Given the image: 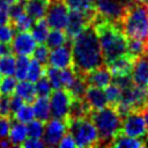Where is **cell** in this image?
Here are the masks:
<instances>
[{"instance_id":"1","label":"cell","mask_w":148,"mask_h":148,"mask_svg":"<svg viewBox=\"0 0 148 148\" xmlns=\"http://www.w3.org/2000/svg\"><path fill=\"white\" fill-rule=\"evenodd\" d=\"M72 57L75 72L81 74L105 64L99 39L92 24H88L72 39Z\"/></svg>"},{"instance_id":"2","label":"cell","mask_w":148,"mask_h":148,"mask_svg":"<svg viewBox=\"0 0 148 148\" xmlns=\"http://www.w3.org/2000/svg\"><path fill=\"white\" fill-rule=\"evenodd\" d=\"M92 25L95 27L99 39L105 65L127 53V37L120 24L111 22L97 13Z\"/></svg>"},{"instance_id":"3","label":"cell","mask_w":148,"mask_h":148,"mask_svg":"<svg viewBox=\"0 0 148 148\" xmlns=\"http://www.w3.org/2000/svg\"><path fill=\"white\" fill-rule=\"evenodd\" d=\"M89 118L94 123L99 138V147H110L114 135L121 130V117L111 105H106L98 110H92Z\"/></svg>"},{"instance_id":"4","label":"cell","mask_w":148,"mask_h":148,"mask_svg":"<svg viewBox=\"0 0 148 148\" xmlns=\"http://www.w3.org/2000/svg\"><path fill=\"white\" fill-rule=\"evenodd\" d=\"M120 27L127 38L147 40L148 35V8L147 3L134 1L126 6Z\"/></svg>"},{"instance_id":"5","label":"cell","mask_w":148,"mask_h":148,"mask_svg":"<svg viewBox=\"0 0 148 148\" xmlns=\"http://www.w3.org/2000/svg\"><path fill=\"white\" fill-rule=\"evenodd\" d=\"M67 127L75 140L76 147H99L98 132L89 117L76 119L67 118Z\"/></svg>"},{"instance_id":"6","label":"cell","mask_w":148,"mask_h":148,"mask_svg":"<svg viewBox=\"0 0 148 148\" xmlns=\"http://www.w3.org/2000/svg\"><path fill=\"white\" fill-rule=\"evenodd\" d=\"M121 132L132 138H139L146 141L148 138V130L141 110H133L121 118Z\"/></svg>"},{"instance_id":"7","label":"cell","mask_w":148,"mask_h":148,"mask_svg":"<svg viewBox=\"0 0 148 148\" xmlns=\"http://www.w3.org/2000/svg\"><path fill=\"white\" fill-rule=\"evenodd\" d=\"M68 7L64 2V0H50L45 20L52 29H61L64 30L67 25L68 21Z\"/></svg>"},{"instance_id":"8","label":"cell","mask_w":148,"mask_h":148,"mask_svg":"<svg viewBox=\"0 0 148 148\" xmlns=\"http://www.w3.org/2000/svg\"><path fill=\"white\" fill-rule=\"evenodd\" d=\"M50 111L53 118L66 119L68 116L69 105L72 102V96L69 91L65 88L54 89L50 94Z\"/></svg>"},{"instance_id":"9","label":"cell","mask_w":148,"mask_h":148,"mask_svg":"<svg viewBox=\"0 0 148 148\" xmlns=\"http://www.w3.org/2000/svg\"><path fill=\"white\" fill-rule=\"evenodd\" d=\"M67 118H53L52 120H47L45 123L44 133H43V142L46 147H56L58 146L61 138L67 133Z\"/></svg>"},{"instance_id":"10","label":"cell","mask_w":148,"mask_h":148,"mask_svg":"<svg viewBox=\"0 0 148 148\" xmlns=\"http://www.w3.org/2000/svg\"><path fill=\"white\" fill-rule=\"evenodd\" d=\"M94 6L97 13L101 14L104 18L120 24L127 5L117 0H95Z\"/></svg>"},{"instance_id":"11","label":"cell","mask_w":148,"mask_h":148,"mask_svg":"<svg viewBox=\"0 0 148 148\" xmlns=\"http://www.w3.org/2000/svg\"><path fill=\"white\" fill-rule=\"evenodd\" d=\"M47 65L53 66L56 68H66L73 66V57H72V40L68 39L65 44L52 49L49 54Z\"/></svg>"},{"instance_id":"12","label":"cell","mask_w":148,"mask_h":148,"mask_svg":"<svg viewBox=\"0 0 148 148\" xmlns=\"http://www.w3.org/2000/svg\"><path fill=\"white\" fill-rule=\"evenodd\" d=\"M12 42L13 52L17 56H31L37 45L34 36L28 31H18Z\"/></svg>"},{"instance_id":"13","label":"cell","mask_w":148,"mask_h":148,"mask_svg":"<svg viewBox=\"0 0 148 148\" xmlns=\"http://www.w3.org/2000/svg\"><path fill=\"white\" fill-rule=\"evenodd\" d=\"M132 79L135 86L148 90V54L145 53L134 60Z\"/></svg>"},{"instance_id":"14","label":"cell","mask_w":148,"mask_h":148,"mask_svg":"<svg viewBox=\"0 0 148 148\" xmlns=\"http://www.w3.org/2000/svg\"><path fill=\"white\" fill-rule=\"evenodd\" d=\"M84 79L88 86H95L99 88L106 87L112 81V73L109 67L104 64L97 68H94L84 74Z\"/></svg>"},{"instance_id":"15","label":"cell","mask_w":148,"mask_h":148,"mask_svg":"<svg viewBox=\"0 0 148 148\" xmlns=\"http://www.w3.org/2000/svg\"><path fill=\"white\" fill-rule=\"evenodd\" d=\"M84 99L88 103V105L90 106L91 111L92 110L102 109V108H104V106L108 105V99H106L105 92L99 87L88 86L87 89H86Z\"/></svg>"},{"instance_id":"16","label":"cell","mask_w":148,"mask_h":148,"mask_svg":"<svg viewBox=\"0 0 148 148\" xmlns=\"http://www.w3.org/2000/svg\"><path fill=\"white\" fill-rule=\"evenodd\" d=\"M133 64H134V59L131 58L126 53V54L120 56V57L116 58L114 60L110 61L109 64H106V66L111 71L112 75H119V74H128V73H132Z\"/></svg>"},{"instance_id":"17","label":"cell","mask_w":148,"mask_h":148,"mask_svg":"<svg viewBox=\"0 0 148 148\" xmlns=\"http://www.w3.org/2000/svg\"><path fill=\"white\" fill-rule=\"evenodd\" d=\"M146 141L139 138H132L126 134H124L121 131L118 132L114 138L111 141L110 147H117V148H140L145 147Z\"/></svg>"},{"instance_id":"18","label":"cell","mask_w":148,"mask_h":148,"mask_svg":"<svg viewBox=\"0 0 148 148\" xmlns=\"http://www.w3.org/2000/svg\"><path fill=\"white\" fill-rule=\"evenodd\" d=\"M50 0H27L24 2L25 13L34 20L45 17Z\"/></svg>"},{"instance_id":"19","label":"cell","mask_w":148,"mask_h":148,"mask_svg":"<svg viewBox=\"0 0 148 148\" xmlns=\"http://www.w3.org/2000/svg\"><path fill=\"white\" fill-rule=\"evenodd\" d=\"M15 94H17L24 101V103L28 104H32V102L37 97L35 84L29 80H21L20 82H17L15 88Z\"/></svg>"},{"instance_id":"20","label":"cell","mask_w":148,"mask_h":148,"mask_svg":"<svg viewBox=\"0 0 148 148\" xmlns=\"http://www.w3.org/2000/svg\"><path fill=\"white\" fill-rule=\"evenodd\" d=\"M90 112H91V109L88 105V103L86 102L84 97L83 98H73L72 97L67 118L76 119V118H82V117H89Z\"/></svg>"},{"instance_id":"21","label":"cell","mask_w":148,"mask_h":148,"mask_svg":"<svg viewBox=\"0 0 148 148\" xmlns=\"http://www.w3.org/2000/svg\"><path fill=\"white\" fill-rule=\"evenodd\" d=\"M32 109L36 119L43 123H46L50 119L51 111H50V101L47 99V97L44 96L36 97V99L32 102Z\"/></svg>"},{"instance_id":"22","label":"cell","mask_w":148,"mask_h":148,"mask_svg":"<svg viewBox=\"0 0 148 148\" xmlns=\"http://www.w3.org/2000/svg\"><path fill=\"white\" fill-rule=\"evenodd\" d=\"M12 118V117H10ZM14 119V118H13ZM15 120V119H14ZM9 140L12 142L13 146L15 147H21L22 142L28 138V133H27V125L21 121H12L10 125V131H9Z\"/></svg>"},{"instance_id":"23","label":"cell","mask_w":148,"mask_h":148,"mask_svg":"<svg viewBox=\"0 0 148 148\" xmlns=\"http://www.w3.org/2000/svg\"><path fill=\"white\" fill-rule=\"evenodd\" d=\"M147 49L148 40L139 38H127V54L134 60L138 57L147 53Z\"/></svg>"},{"instance_id":"24","label":"cell","mask_w":148,"mask_h":148,"mask_svg":"<svg viewBox=\"0 0 148 148\" xmlns=\"http://www.w3.org/2000/svg\"><path fill=\"white\" fill-rule=\"evenodd\" d=\"M49 24L45 20V17L35 20V23L31 25V35L34 36L36 43H45L47 35H49Z\"/></svg>"},{"instance_id":"25","label":"cell","mask_w":148,"mask_h":148,"mask_svg":"<svg viewBox=\"0 0 148 148\" xmlns=\"http://www.w3.org/2000/svg\"><path fill=\"white\" fill-rule=\"evenodd\" d=\"M75 73H76L75 79L72 82V84L67 88V90L69 91V94L73 98H83L84 94H86V89L88 87V83L84 79V74H81L77 72H75Z\"/></svg>"},{"instance_id":"26","label":"cell","mask_w":148,"mask_h":148,"mask_svg":"<svg viewBox=\"0 0 148 148\" xmlns=\"http://www.w3.org/2000/svg\"><path fill=\"white\" fill-rule=\"evenodd\" d=\"M67 40H68V38H67V35L65 31H62L61 29H53L49 32L45 43H46L47 47L52 50L54 47H58V46L65 44Z\"/></svg>"},{"instance_id":"27","label":"cell","mask_w":148,"mask_h":148,"mask_svg":"<svg viewBox=\"0 0 148 148\" xmlns=\"http://www.w3.org/2000/svg\"><path fill=\"white\" fill-rule=\"evenodd\" d=\"M29 64H30L29 56H17L16 61H15V72H14V74H15V77L18 81L27 79Z\"/></svg>"},{"instance_id":"28","label":"cell","mask_w":148,"mask_h":148,"mask_svg":"<svg viewBox=\"0 0 148 148\" xmlns=\"http://www.w3.org/2000/svg\"><path fill=\"white\" fill-rule=\"evenodd\" d=\"M34 18L30 17L25 12L22 13L20 16H17L14 20H10V24L13 25V28L15 29V31H28L31 29V25L34 23Z\"/></svg>"},{"instance_id":"29","label":"cell","mask_w":148,"mask_h":148,"mask_svg":"<svg viewBox=\"0 0 148 148\" xmlns=\"http://www.w3.org/2000/svg\"><path fill=\"white\" fill-rule=\"evenodd\" d=\"M104 92L108 99V105H111L116 108V105L119 103L121 97V89L116 83H109L106 87H104Z\"/></svg>"},{"instance_id":"30","label":"cell","mask_w":148,"mask_h":148,"mask_svg":"<svg viewBox=\"0 0 148 148\" xmlns=\"http://www.w3.org/2000/svg\"><path fill=\"white\" fill-rule=\"evenodd\" d=\"M44 74H45V65H42L35 58L31 59L30 60V64H29V68H28L27 79L29 81H31V82H36Z\"/></svg>"},{"instance_id":"31","label":"cell","mask_w":148,"mask_h":148,"mask_svg":"<svg viewBox=\"0 0 148 148\" xmlns=\"http://www.w3.org/2000/svg\"><path fill=\"white\" fill-rule=\"evenodd\" d=\"M12 118H14V119L17 120V121L28 124L30 120H32V119L35 118L32 105H31V104H28V103H24V104L12 116Z\"/></svg>"},{"instance_id":"32","label":"cell","mask_w":148,"mask_h":148,"mask_svg":"<svg viewBox=\"0 0 148 148\" xmlns=\"http://www.w3.org/2000/svg\"><path fill=\"white\" fill-rule=\"evenodd\" d=\"M16 58L13 54L0 57V74L1 75H13L15 72Z\"/></svg>"},{"instance_id":"33","label":"cell","mask_w":148,"mask_h":148,"mask_svg":"<svg viewBox=\"0 0 148 148\" xmlns=\"http://www.w3.org/2000/svg\"><path fill=\"white\" fill-rule=\"evenodd\" d=\"M45 75L47 76L51 86L53 89H60L62 88L61 79H60V69L56 68L50 65H45Z\"/></svg>"},{"instance_id":"34","label":"cell","mask_w":148,"mask_h":148,"mask_svg":"<svg viewBox=\"0 0 148 148\" xmlns=\"http://www.w3.org/2000/svg\"><path fill=\"white\" fill-rule=\"evenodd\" d=\"M17 84V79L13 77L12 75H5L0 80V94L10 96L15 92V88Z\"/></svg>"},{"instance_id":"35","label":"cell","mask_w":148,"mask_h":148,"mask_svg":"<svg viewBox=\"0 0 148 148\" xmlns=\"http://www.w3.org/2000/svg\"><path fill=\"white\" fill-rule=\"evenodd\" d=\"M44 127H45V123L38 120V119H32L28 123L27 125V133L29 138H38L40 139L43 136L44 133Z\"/></svg>"},{"instance_id":"36","label":"cell","mask_w":148,"mask_h":148,"mask_svg":"<svg viewBox=\"0 0 148 148\" xmlns=\"http://www.w3.org/2000/svg\"><path fill=\"white\" fill-rule=\"evenodd\" d=\"M35 88H36V92L37 96H44L47 97L50 96V94L52 92V86L47 79V76L44 74L42 75L36 82H35Z\"/></svg>"},{"instance_id":"37","label":"cell","mask_w":148,"mask_h":148,"mask_svg":"<svg viewBox=\"0 0 148 148\" xmlns=\"http://www.w3.org/2000/svg\"><path fill=\"white\" fill-rule=\"evenodd\" d=\"M49 54H50V49L44 43H39L38 45H36V47H35V50L32 52L34 58L36 60H38L42 65H47Z\"/></svg>"},{"instance_id":"38","label":"cell","mask_w":148,"mask_h":148,"mask_svg":"<svg viewBox=\"0 0 148 148\" xmlns=\"http://www.w3.org/2000/svg\"><path fill=\"white\" fill-rule=\"evenodd\" d=\"M75 75H76V73H75V69H74L73 66L66 67V68H61L60 69V79H61L62 88L67 89L72 84V82L74 81Z\"/></svg>"},{"instance_id":"39","label":"cell","mask_w":148,"mask_h":148,"mask_svg":"<svg viewBox=\"0 0 148 148\" xmlns=\"http://www.w3.org/2000/svg\"><path fill=\"white\" fill-rule=\"evenodd\" d=\"M15 35V29L10 22L0 25V43H10Z\"/></svg>"},{"instance_id":"40","label":"cell","mask_w":148,"mask_h":148,"mask_svg":"<svg viewBox=\"0 0 148 148\" xmlns=\"http://www.w3.org/2000/svg\"><path fill=\"white\" fill-rule=\"evenodd\" d=\"M24 2L25 1H17V0H14L7 8V13H8V16H9V21L10 20H14L16 18L17 16H20L22 13H24Z\"/></svg>"},{"instance_id":"41","label":"cell","mask_w":148,"mask_h":148,"mask_svg":"<svg viewBox=\"0 0 148 148\" xmlns=\"http://www.w3.org/2000/svg\"><path fill=\"white\" fill-rule=\"evenodd\" d=\"M12 125V118L6 116H0V139L8 138Z\"/></svg>"},{"instance_id":"42","label":"cell","mask_w":148,"mask_h":148,"mask_svg":"<svg viewBox=\"0 0 148 148\" xmlns=\"http://www.w3.org/2000/svg\"><path fill=\"white\" fill-rule=\"evenodd\" d=\"M24 104V101L17 95V94H12L9 96V106H10V117Z\"/></svg>"},{"instance_id":"43","label":"cell","mask_w":148,"mask_h":148,"mask_svg":"<svg viewBox=\"0 0 148 148\" xmlns=\"http://www.w3.org/2000/svg\"><path fill=\"white\" fill-rule=\"evenodd\" d=\"M0 116L10 117V106H9V96L0 94Z\"/></svg>"},{"instance_id":"44","label":"cell","mask_w":148,"mask_h":148,"mask_svg":"<svg viewBox=\"0 0 148 148\" xmlns=\"http://www.w3.org/2000/svg\"><path fill=\"white\" fill-rule=\"evenodd\" d=\"M21 147H24V148H43L45 147V143L43 142L42 139H38V138H28L25 139Z\"/></svg>"},{"instance_id":"45","label":"cell","mask_w":148,"mask_h":148,"mask_svg":"<svg viewBox=\"0 0 148 148\" xmlns=\"http://www.w3.org/2000/svg\"><path fill=\"white\" fill-rule=\"evenodd\" d=\"M58 147H60V148H75L76 147L75 140H74V138L72 136V134L69 132H67L61 138V140L58 143Z\"/></svg>"},{"instance_id":"46","label":"cell","mask_w":148,"mask_h":148,"mask_svg":"<svg viewBox=\"0 0 148 148\" xmlns=\"http://www.w3.org/2000/svg\"><path fill=\"white\" fill-rule=\"evenodd\" d=\"M69 9H83V0H64Z\"/></svg>"},{"instance_id":"47","label":"cell","mask_w":148,"mask_h":148,"mask_svg":"<svg viewBox=\"0 0 148 148\" xmlns=\"http://www.w3.org/2000/svg\"><path fill=\"white\" fill-rule=\"evenodd\" d=\"M13 47L9 45V43H0V57L13 54Z\"/></svg>"},{"instance_id":"48","label":"cell","mask_w":148,"mask_h":148,"mask_svg":"<svg viewBox=\"0 0 148 148\" xmlns=\"http://www.w3.org/2000/svg\"><path fill=\"white\" fill-rule=\"evenodd\" d=\"M8 22H9V16H8L7 10L0 7V25L5 24V23H8Z\"/></svg>"},{"instance_id":"49","label":"cell","mask_w":148,"mask_h":148,"mask_svg":"<svg viewBox=\"0 0 148 148\" xmlns=\"http://www.w3.org/2000/svg\"><path fill=\"white\" fill-rule=\"evenodd\" d=\"M141 112H142V116H143V118H145L146 126H147V130H148V102L143 105V108L141 109Z\"/></svg>"},{"instance_id":"50","label":"cell","mask_w":148,"mask_h":148,"mask_svg":"<svg viewBox=\"0 0 148 148\" xmlns=\"http://www.w3.org/2000/svg\"><path fill=\"white\" fill-rule=\"evenodd\" d=\"M12 142L9 139L7 138H1L0 139V148H7V147H12Z\"/></svg>"},{"instance_id":"51","label":"cell","mask_w":148,"mask_h":148,"mask_svg":"<svg viewBox=\"0 0 148 148\" xmlns=\"http://www.w3.org/2000/svg\"><path fill=\"white\" fill-rule=\"evenodd\" d=\"M135 1H140V2H145V3H147V2H148V0H135Z\"/></svg>"},{"instance_id":"52","label":"cell","mask_w":148,"mask_h":148,"mask_svg":"<svg viewBox=\"0 0 148 148\" xmlns=\"http://www.w3.org/2000/svg\"><path fill=\"white\" fill-rule=\"evenodd\" d=\"M17 1H27V0H17Z\"/></svg>"},{"instance_id":"53","label":"cell","mask_w":148,"mask_h":148,"mask_svg":"<svg viewBox=\"0 0 148 148\" xmlns=\"http://www.w3.org/2000/svg\"><path fill=\"white\" fill-rule=\"evenodd\" d=\"M0 80H1V74H0Z\"/></svg>"},{"instance_id":"54","label":"cell","mask_w":148,"mask_h":148,"mask_svg":"<svg viewBox=\"0 0 148 148\" xmlns=\"http://www.w3.org/2000/svg\"><path fill=\"white\" fill-rule=\"evenodd\" d=\"M147 40H148V35H147Z\"/></svg>"},{"instance_id":"55","label":"cell","mask_w":148,"mask_h":148,"mask_svg":"<svg viewBox=\"0 0 148 148\" xmlns=\"http://www.w3.org/2000/svg\"><path fill=\"white\" fill-rule=\"evenodd\" d=\"M147 8H148V2H147Z\"/></svg>"},{"instance_id":"56","label":"cell","mask_w":148,"mask_h":148,"mask_svg":"<svg viewBox=\"0 0 148 148\" xmlns=\"http://www.w3.org/2000/svg\"><path fill=\"white\" fill-rule=\"evenodd\" d=\"M147 54H148V49H147Z\"/></svg>"}]
</instances>
